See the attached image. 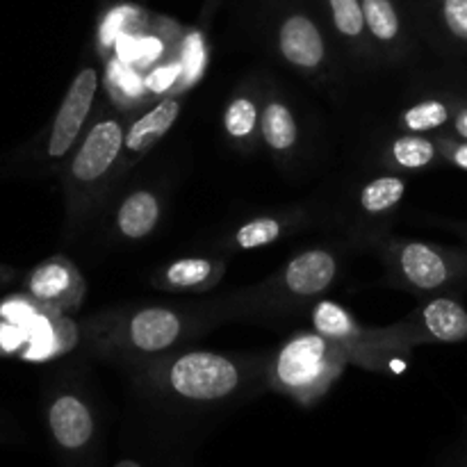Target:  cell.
Here are the masks:
<instances>
[{
  "instance_id": "6da1fadb",
  "label": "cell",
  "mask_w": 467,
  "mask_h": 467,
  "mask_svg": "<svg viewBox=\"0 0 467 467\" xmlns=\"http://www.w3.org/2000/svg\"><path fill=\"white\" fill-rule=\"evenodd\" d=\"M345 347L317 331H301L287 337L269 363V383L276 392L308 406L331 390L345 372Z\"/></svg>"
},
{
  "instance_id": "7a4b0ae2",
  "label": "cell",
  "mask_w": 467,
  "mask_h": 467,
  "mask_svg": "<svg viewBox=\"0 0 467 467\" xmlns=\"http://www.w3.org/2000/svg\"><path fill=\"white\" fill-rule=\"evenodd\" d=\"M76 342V324L26 292L0 301V358L41 363L64 356Z\"/></svg>"
},
{
  "instance_id": "3957f363",
  "label": "cell",
  "mask_w": 467,
  "mask_h": 467,
  "mask_svg": "<svg viewBox=\"0 0 467 467\" xmlns=\"http://www.w3.org/2000/svg\"><path fill=\"white\" fill-rule=\"evenodd\" d=\"M123 141L126 126L114 112L100 114L78 141L64 176L68 222L82 217L96 194L103 190L109 173L123 162Z\"/></svg>"
},
{
  "instance_id": "277c9868",
  "label": "cell",
  "mask_w": 467,
  "mask_h": 467,
  "mask_svg": "<svg viewBox=\"0 0 467 467\" xmlns=\"http://www.w3.org/2000/svg\"><path fill=\"white\" fill-rule=\"evenodd\" d=\"M153 379L169 395L192 404H214L240 390L242 365L217 351H185L155 365Z\"/></svg>"
},
{
  "instance_id": "5b68a950",
  "label": "cell",
  "mask_w": 467,
  "mask_h": 467,
  "mask_svg": "<svg viewBox=\"0 0 467 467\" xmlns=\"http://www.w3.org/2000/svg\"><path fill=\"white\" fill-rule=\"evenodd\" d=\"M103 345L132 354H162L171 349L185 331V319L176 310L162 306H149L126 317L109 322Z\"/></svg>"
},
{
  "instance_id": "8992f818",
  "label": "cell",
  "mask_w": 467,
  "mask_h": 467,
  "mask_svg": "<svg viewBox=\"0 0 467 467\" xmlns=\"http://www.w3.org/2000/svg\"><path fill=\"white\" fill-rule=\"evenodd\" d=\"M96 91H99V68L82 67L68 85L53 123H50L48 137H46V160L48 162H62L80 141L85 123L94 108Z\"/></svg>"
},
{
  "instance_id": "52a82bcc",
  "label": "cell",
  "mask_w": 467,
  "mask_h": 467,
  "mask_svg": "<svg viewBox=\"0 0 467 467\" xmlns=\"http://www.w3.org/2000/svg\"><path fill=\"white\" fill-rule=\"evenodd\" d=\"M392 267L406 285L420 292H436L465 272L454 255L427 242H400L390 251Z\"/></svg>"
},
{
  "instance_id": "ba28073f",
  "label": "cell",
  "mask_w": 467,
  "mask_h": 467,
  "mask_svg": "<svg viewBox=\"0 0 467 467\" xmlns=\"http://www.w3.org/2000/svg\"><path fill=\"white\" fill-rule=\"evenodd\" d=\"M26 295L59 315L76 313L87 295L80 269L64 255H53L36 265L26 278Z\"/></svg>"
},
{
  "instance_id": "9c48e42d",
  "label": "cell",
  "mask_w": 467,
  "mask_h": 467,
  "mask_svg": "<svg viewBox=\"0 0 467 467\" xmlns=\"http://www.w3.org/2000/svg\"><path fill=\"white\" fill-rule=\"evenodd\" d=\"M276 48L290 67L304 73L322 71L328 62L327 41L313 16L287 12L276 27Z\"/></svg>"
},
{
  "instance_id": "30bf717a",
  "label": "cell",
  "mask_w": 467,
  "mask_h": 467,
  "mask_svg": "<svg viewBox=\"0 0 467 467\" xmlns=\"http://www.w3.org/2000/svg\"><path fill=\"white\" fill-rule=\"evenodd\" d=\"M53 441L64 451H80L94 438V413L89 404L76 392H62L46 410Z\"/></svg>"
},
{
  "instance_id": "8fae6325",
  "label": "cell",
  "mask_w": 467,
  "mask_h": 467,
  "mask_svg": "<svg viewBox=\"0 0 467 467\" xmlns=\"http://www.w3.org/2000/svg\"><path fill=\"white\" fill-rule=\"evenodd\" d=\"M182 112L181 96L167 94L155 100L153 108L146 109L126 128V141H123V167L137 162L141 155L149 153L164 135L173 128Z\"/></svg>"
},
{
  "instance_id": "7c38bea8",
  "label": "cell",
  "mask_w": 467,
  "mask_h": 467,
  "mask_svg": "<svg viewBox=\"0 0 467 467\" xmlns=\"http://www.w3.org/2000/svg\"><path fill=\"white\" fill-rule=\"evenodd\" d=\"M415 324H409L406 331L410 336H422L429 342H442V345H456L467 340V310L459 301L438 296L422 306L415 313Z\"/></svg>"
},
{
  "instance_id": "4fadbf2b",
  "label": "cell",
  "mask_w": 467,
  "mask_h": 467,
  "mask_svg": "<svg viewBox=\"0 0 467 467\" xmlns=\"http://www.w3.org/2000/svg\"><path fill=\"white\" fill-rule=\"evenodd\" d=\"M337 274V260L327 249H310L287 263L283 272V287L299 299H310L333 285Z\"/></svg>"
},
{
  "instance_id": "5bb4252c",
  "label": "cell",
  "mask_w": 467,
  "mask_h": 467,
  "mask_svg": "<svg viewBox=\"0 0 467 467\" xmlns=\"http://www.w3.org/2000/svg\"><path fill=\"white\" fill-rule=\"evenodd\" d=\"M223 260L178 258L155 274L153 283L169 292H201L217 285L223 276Z\"/></svg>"
},
{
  "instance_id": "9a60e30c",
  "label": "cell",
  "mask_w": 467,
  "mask_h": 467,
  "mask_svg": "<svg viewBox=\"0 0 467 467\" xmlns=\"http://www.w3.org/2000/svg\"><path fill=\"white\" fill-rule=\"evenodd\" d=\"M160 217H162L160 196L150 190H137L119 205L117 228L126 240H144L158 228Z\"/></svg>"
},
{
  "instance_id": "2e32d148",
  "label": "cell",
  "mask_w": 467,
  "mask_h": 467,
  "mask_svg": "<svg viewBox=\"0 0 467 467\" xmlns=\"http://www.w3.org/2000/svg\"><path fill=\"white\" fill-rule=\"evenodd\" d=\"M310 319H313V331L345 347L349 356L363 345L360 340L365 337V333L360 324L351 317L349 310H345L336 301H319L310 313Z\"/></svg>"
},
{
  "instance_id": "e0dca14e",
  "label": "cell",
  "mask_w": 467,
  "mask_h": 467,
  "mask_svg": "<svg viewBox=\"0 0 467 467\" xmlns=\"http://www.w3.org/2000/svg\"><path fill=\"white\" fill-rule=\"evenodd\" d=\"M260 135L267 149L276 155H287L299 141V126L290 105L281 99H267L260 109Z\"/></svg>"
},
{
  "instance_id": "ac0fdd59",
  "label": "cell",
  "mask_w": 467,
  "mask_h": 467,
  "mask_svg": "<svg viewBox=\"0 0 467 467\" xmlns=\"http://www.w3.org/2000/svg\"><path fill=\"white\" fill-rule=\"evenodd\" d=\"M363 3L368 35L379 48L400 53L404 46V23L392 0H360Z\"/></svg>"
},
{
  "instance_id": "d6986e66",
  "label": "cell",
  "mask_w": 467,
  "mask_h": 467,
  "mask_svg": "<svg viewBox=\"0 0 467 467\" xmlns=\"http://www.w3.org/2000/svg\"><path fill=\"white\" fill-rule=\"evenodd\" d=\"M223 130L235 144H254L260 132V100L246 91L233 96L223 109Z\"/></svg>"
},
{
  "instance_id": "ffe728a7",
  "label": "cell",
  "mask_w": 467,
  "mask_h": 467,
  "mask_svg": "<svg viewBox=\"0 0 467 467\" xmlns=\"http://www.w3.org/2000/svg\"><path fill=\"white\" fill-rule=\"evenodd\" d=\"M438 158H442L441 149H438V141L422 135H415V132H406V135L395 137L390 144V162L395 167L410 169V171L413 169L429 167Z\"/></svg>"
},
{
  "instance_id": "44dd1931",
  "label": "cell",
  "mask_w": 467,
  "mask_h": 467,
  "mask_svg": "<svg viewBox=\"0 0 467 467\" xmlns=\"http://www.w3.org/2000/svg\"><path fill=\"white\" fill-rule=\"evenodd\" d=\"M337 35L351 46H368V26H365L363 3L360 0H324Z\"/></svg>"
},
{
  "instance_id": "7402d4cb",
  "label": "cell",
  "mask_w": 467,
  "mask_h": 467,
  "mask_svg": "<svg viewBox=\"0 0 467 467\" xmlns=\"http://www.w3.org/2000/svg\"><path fill=\"white\" fill-rule=\"evenodd\" d=\"M406 194V182L400 176H379L363 185L358 194L360 208L368 214H386L401 203Z\"/></svg>"
},
{
  "instance_id": "603a6c76",
  "label": "cell",
  "mask_w": 467,
  "mask_h": 467,
  "mask_svg": "<svg viewBox=\"0 0 467 467\" xmlns=\"http://www.w3.org/2000/svg\"><path fill=\"white\" fill-rule=\"evenodd\" d=\"M451 117H454V112H451L447 100L427 99L420 100V103H413L409 109H404L400 117V126L406 132L422 135V132H431L447 126L451 121Z\"/></svg>"
},
{
  "instance_id": "cb8c5ba5",
  "label": "cell",
  "mask_w": 467,
  "mask_h": 467,
  "mask_svg": "<svg viewBox=\"0 0 467 467\" xmlns=\"http://www.w3.org/2000/svg\"><path fill=\"white\" fill-rule=\"evenodd\" d=\"M283 235V222L276 217H258L251 222L242 223L235 233H233V246L242 251L260 249L272 242H276Z\"/></svg>"
},
{
  "instance_id": "d4e9b609",
  "label": "cell",
  "mask_w": 467,
  "mask_h": 467,
  "mask_svg": "<svg viewBox=\"0 0 467 467\" xmlns=\"http://www.w3.org/2000/svg\"><path fill=\"white\" fill-rule=\"evenodd\" d=\"M447 35L467 46V0H436Z\"/></svg>"
},
{
  "instance_id": "484cf974",
  "label": "cell",
  "mask_w": 467,
  "mask_h": 467,
  "mask_svg": "<svg viewBox=\"0 0 467 467\" xmlns=\"http://www.w3.org/2000/svg\"><path fill=\"white\" fill-rule=\"evenodd\" d=\"M441 155L450 160L454 167L467 171V141L465 140H436Z\"/></svg>"
},
{
  "instance_id": "4316f807",
  "label": "cell",
  "mask_w": 467,
  "mask_h": 467,
  "mask_svg": "<svg viewBox=\"0 0 467 467\" xmlns=\"http://www.w3.org/2000/svg\"><path fill=\"white\" fill-rule=\"evenodd\" d=\"M454 123H451V126H454V130H456V135L461 137V140H465L467 141V105H459V108L454 109Z\"/></svg>"
},
{
  "instance_id": "83f0119b",
  "label": "cell",
  "mask_w": 467,
  "mask_h": 467,
  "mask_svg": "<svg viewBox=\"0 0 467 467\" xmlns=\"http://www.w3.org/2000/svg\"><path fill=\"white\" fill-rule=\"evenodd\" d=\"M12 278V269L9 267H0V285H5V283Z\"/></svg>"
},
{
  "instance_id": "f1b7e54d",
  "label": "cell",
  "mask_w": 467,
  "mask_h": 467,
  "mask_svg": "<svg viewBox=\"0 0 467 467\" xmlns=\"http://www.w3.org/2000/svg\"><path fill=\"white\" fill-rule=\"evenodd\" d=\"M119 467H137V465H132V463H123V465H119Z\"/></svg>"
}]
</instances>
